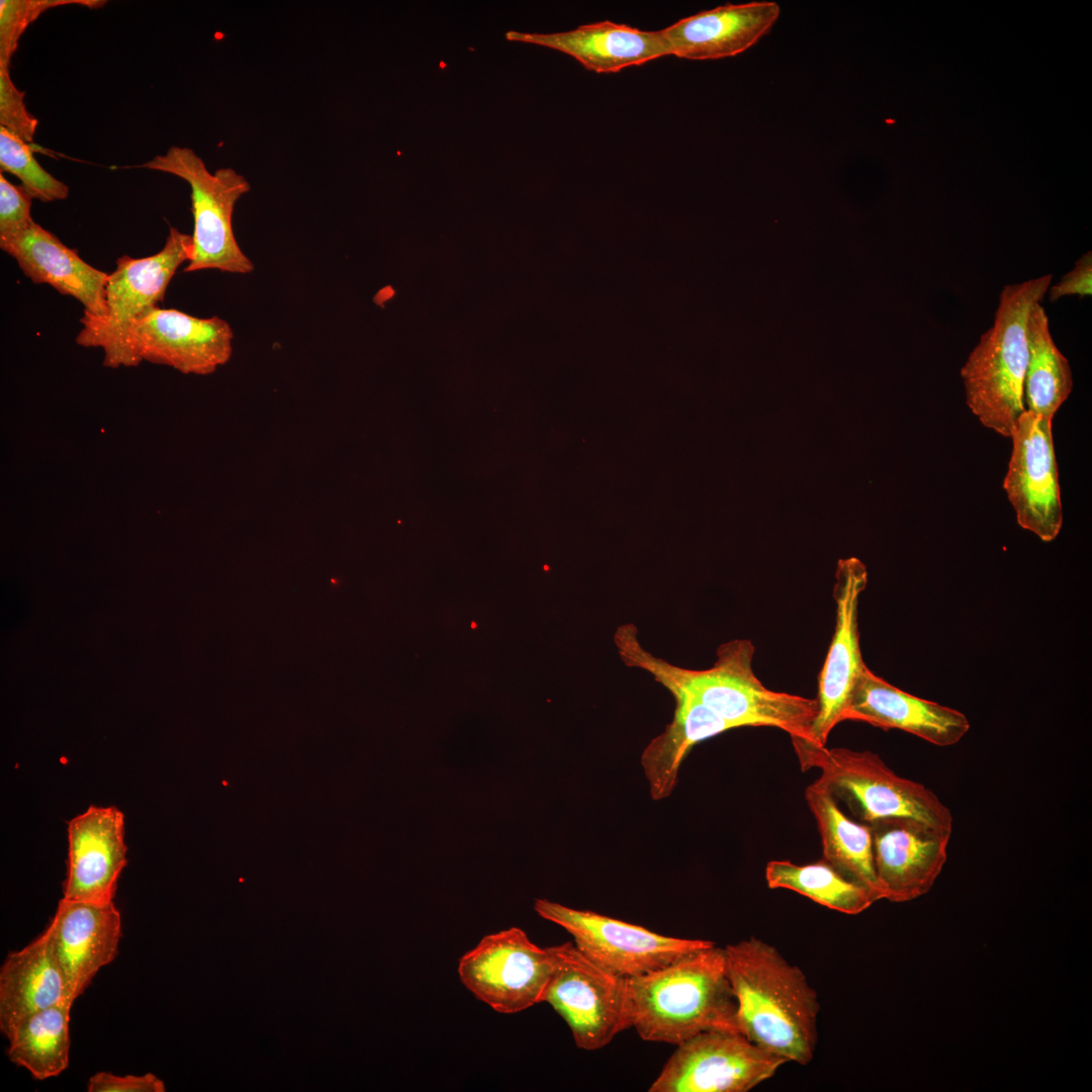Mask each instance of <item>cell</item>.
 Listing matches in <instances>:
<instances>
[{"label": "cell", "instance_id": "cell-1", "mask_svg": "<svg viewBox=\"0 0 1092 1092\" xmlns=\"http://www.w3.org/2000/svg\"><path fill=\"white\" fill-rule=\"evenodd\" d=\"M614 641L627 666L648 671L667 690L689 692L733 728L775 727L787 732L791 739H810L818 711L816 699L765 688L752 669L751 641L734 639L723 643L717 649L714 665L704 670L678 667L653 656L639 643L633 624L619 627Z\"/></svg>", "mask_w": 1092, "mask_h": 1092}, {"label": "cell", "instance_id": "cell-2", "mask_svg": "<svg viewBox=\"0 0 1092 1092\" xmlns=\"http://www.w3.org/2000/svg\"><path fill=\"white\" fill-rule=\"evenodd\" d=\"M724 949L740 1032L788 1062L809 1064L820 1004L803 971L755 936Z\"/></svg>", "mask_w": 1092, "mask_h": 1092}, {"label": "cell", "instance_id": "cell-3", "mask_svg": "<svg viewBox=\"0 0 1092 1092\" xmlns=\"http://www.w3.org/2000/svg\"><path fill=\"white\" fill-rule=\"evenodd\" d=\"M628 990L632 1027L644 1040L677 1045L703 1031L740 1032L725 949L715 944L628 978Z\"/></svg>", "mask_w": 1092, "mask_h": 1092}, {"label": "cell", "instance_id": "cell-4", "mask_svg": "<svg viewBox=\"0 0 1092 1092\" xmlns=\"http://www.w3.org/2000/svg\"><path fill=\"white\" fill-rule=\"evenodd\" d=\"M1052 277L1046 274L1002 289L992 327L961 369L968 406L982 425L1003 437L1010 438L1025 411L1027 320L1046 294Z\"/></svg>", "mask_w": 1092, "mask_h": 1092}, {"label": "cell", "instance_id": "cell-5", "mask_svg": "<svg viewBox=\"0 0 1092 1092\" xmlns=\"http://www.w3.org/2000/svg\"><path fill=\"white\" fill-rule=\"evenodd\" d=\"M792 743L802 769L820 768V779L847 804L859 822L909 818L952 832L948 807L924 785L898 776L878 754L812 746L799 740Z\"/></svg>", "mask_w": 1092, "mask_h": 1092}, {"label": "cell", "instance_id": "cell-6", "mask_svg": "<svg viewBox=\"0 0 1092 1092\" xmlns=\"http://www.w3.org/2000/svg\"><path fill=\"white\" fill-rule=\"evenodd\" d=\"M139 167L174 175L190 186L194 253L184 272L216 269L248 274L254 270L233 229L236 203L250 191L242 174L230 167L210 172L192 149L177 146Z\"/></svg>", "mask_w": 1092, "mask_h": 1092}, {"label": "cell", "instance_id": "cell-7", "mask_svg": "<svg viewBox=\"0 0 1092 1092\" xmlns=\"http://www.w3.org/2000/svg\"><path fill=\"white\" fill-rule=\"evenodd\" d=\"M193 253L192 236L170 228L158 253L144 258L119 257L105 286L106 313L103 316L84 313L76 343L86 348H101L105 367H123L131 327L164 299L176 271L192 260Z\"/></svg>", "mask_w": 1092, "mask_h": 1092}, {"label": "cell", "instance_id": "cell-8", "mask_svg": "<svg viewBox=\"0 0 1092 1092\" xmlns=\"http://www.w3.org/2000/svg\"><path fill=\"white\" fill-rule=\"evenodd\" d=\"M547 949L552 973L541 1002L550 1004L564 1019L577 1048L602 1049L632 1027L628 978L599 967L572 942Z\"/></svg>", "mask_w": 1092, "mask_h": 1092}, {"label": "cell", "instance_id": "cell-9", "mask_svg": "<svg viewBox=\"0 0 1092 1092\" xmlns=\"http://www.w3.org/2000/svg\"><path fill=\"white\" fill-rule=\"evenodd\" d=\"M534 910L543 919L569 932L576 948L588 960L623 978L648 974L715 944L710 940L666 936L640 925L547 899L535 900Z\"/></svg>", "mask_w": 1092, "mask_h": 1092}, {"label": "cell", "instance_id": "cell-10", "mask_svg": "<svg viewBox=\"0 0 1092 1092\" xmlns=\"http://www.w3.org/2000/svg\"><path fill=\"white\" fill-rule=\"evenodd\" d=\"M787 1063L740 1032L703 1031L677 1044L648 1091L746 1092Z\"/></svg>", "mask_w": 1092, "mask_h": 1092}, {"label": "cell", "instance_id": "cell-11", "mask_svg": "<svg viewBox=\"0 0 1092 1092\" xmlns=\"http://www.w3.org/2000/svg\"><path fill=\"white\" fill-rule=\"evenodd\" d=\"M552 973L546 948L511 927L483 936L459 960L462 984L493 1010L513 1014L540 1003Z\"/></svg>", "mask_w": 1092, "mask_h": 1092}, {"label": "cell", "instance_id": "cell-12", "mask_svg": "<svg viewBox=\"0 0 1092 1092\" xmlns=\"http://www.w3.org/2000/svg\"><path fill=\"white\" fill-rule=\"evenodd\" d=\"M233 339L230 324L218 316L196 317L157 306L131 327L123 367L147 361L184 374L207 375L230 360Z\"/></svg>", "mask_w": 1092, "mask_h": 1092}, {"label": "cell", "instance_id": "cell-13", "mask_svg": "<svg viewBox=\"0 0 1092 1092\" xmlns=\"http://www.w3.org/2000/svg\"><path fill=\"white\" fill-rule=\"evenodd\" d=\"M1052 421L1027 411L1019 417L1003 482L1019 526L1043 542L1055 540L1063 526Z\"/></svg>", "mask_w": 1092, "mask_h": 1092}, {"label": "cell", "instance_id": "cell-14", "mask_svg": "<svg viewBox=\"0 0 1092 1092\" xmlns=\"http://www.w3.org/2000/svg\"><path fill=\"white\" fill-rule=\"evenodd\" d=\"M867 584L868 570L859 559L839 560L833 588L835 630L818 676V711L810 739H801L812 746H826L830 732L842 722L853 688L867 666L857 622L859 597Z\"/></svg>", "mask_w": 1092, "mask_h": 1092}, {"label": "cell", "instance_id": "cell-15", "mask_svg": "<svg viewBox=\"0 0 1092 1092\" xmlns=\"http://www.w3.org/2000/svg\"><path fill=\"white\" fill-rule=\"evenodd\" d=\"M869 826L883 899L903 903L928 893L946 862L951 833L909 818L880 819Z\"/></svg>", "mask_w": 1092, "mask_h": 1092}, {"label": "cell", "instance_id": "cell-16", "mask_svg": "<svg viewBox=\"0 0 1092 1092\" xmlns=\"http://www.w3.org/2000/svg\"><path fill=\"white\" fill-rule=\"evenodd\" d=\"M124 816L114 806H90L68 823L64 897L94 903L112 902L126 866Z\"/></svg>", "mask_w": 1092, "mask_h": 1092}, {"label": "cell", "instance_id": "cell-17", "mask_svg": "<svg viewBox=\"0 0 1092 1092\" xmlns=\"http://www.w3.org/2000/svg\"><path fill=\"white\" fill-rule=\"evenodd\" d=\"M64 974L68 998L74 1002L97 972L118 952L121 918L113 902L59 901L48 926Z\"/></svg>", "mask_w": 1092, "mask_h": 1092}, {"label": "cell", "instance_id": "cell-18", "mask_svg": "<svg viewBox=\"0 0 1092 1092\" xmlns=\"http://www.w3.org/2000/svg\"><path fill=\"white\" fill-rule=\"evenodd\" d=\"M847 720L902 730L937 746L953 745L970 730V722L962 712L908 694L868 666L842 715V722Z\"/></svg>", "mask_w": 1092, "mask_h": 1092}, {"label": "cell", "instance_id": "cell-19", "mask_svg": "<svg viewBox=\"0 0 1092 1092\" xmlns=\"http://www.w3.org/2000/svg\"><path fill=\"white\" fill-rule=\"evenodd\" d=\"M0 248L14 258L22 273L36 284H49L84 306V313H106L108 274L81 259L77 250L32 221L14 235L0 238Z\"/></svg>", "mask_w": 1092, "mask_h": 1092}, {"label": "cell", "instance_id": "cell-20", "mask_svg": "<svg viewBox=\"0 0 1092 1092\" xmlns=\"http://www.w3.org/2000/svg\"><path fill=\"white\" fill-rule=\"evenodd\" d=\"M781 13L770 1L726 4L661 29L670 55L703 61L739 55L769 32Z\"/></svg>", "mask_w": 1092, "mask_h": 1092}, {"label": "cell", "instance_id": "cell-21", "mask_svg": "<svg viewBox=\"0 0 1092 1092\" xmlns=\"http://www.w3.org/2000/svg\"><path fill=\"white\" fill-rule=\"evenodd\" d=\"M506 37L564 53L596 73H616L670 55L662 30H640L609 20L556 33L512 30Z\"/></svg>", "mask_w": 1092, "mask_h": 1092}, {"label": "cell", "instance_id": "cell-22", "mask_svg": "<svg viewBox=\"0 0 1092 1092\" xmlns=\"http://www.w3.org/2000/svg\"><path fill=\"white\" fill-rule=\"evenodd\" d=\"M62 1002L73 1004L47 927L1 966L0 1030L8 1039L24 1019Z\"/></svg>", "mask_w": 1092, "mask_h": 1092}, {"label": "cell", "instance_id": "cell-23", "mask_svg": "<svg viewBox=\"0 0 1092 1092\" xmlns=\"http://www.w3.org/2000/svg\"><path fill=\"white\" fill-rule=\"evenodd\" d=\"M669 692L675 700L673 719L641 755L653 800L665 799L672 793L680 764L696 744L734 729L689 692L679 688Z\"/></svg>", "mask_w": 1092, "mask_h": 1092}, {"label": "cell", "instance_id": "cell-24", "mask_svg": "<svg viewBox=\"0 0 1092 1092\" xmlns=\"http://www.w3.org/2000/svg\"><path fill=\"white\" fill-rule=\"evenodd\" d=\"M805 799L817 823L823 859L882 900L869 824L847 817L839 808L832 791L820 778L806 788Z\"/></svg>", "mask_w": 1092, "mask_h": 1092}, {"label": "cell", "instance_id": "cell-25", "mask_svg": "<svg viewBox=\"0 0 1092 1092\" xmlns=\"http://www.w3.org/2000/svg\"><path fill=\"white\" fill-rule=\"evenodd\" d=\"M1026 336L1025 411L1053 420L1073 389V376L1069 361L1053 340L1041 302L1035 303L1029 312Z\"/></svg>", "mask_w": 1092, "mask_h": 1092}, {"label": "cell", "instance_id": "cell-26", "mask_svg": "<svg viewBox=\"0 0 1092 1092\" xmlns=\"http://www.w3.org/2000/svg\"><path fill=\"white\" fill-rule=\"evenodd\" d=\"M71 1007L72 1004L62 1002L24 1019L8 1038L10 1061L25 1068L37 1080L56 1077L66 1070Z\"/></svg>", "mask_w": 1092, "mask_h": 1092}, {"label": "cell", "instance_id": "cell-27", "mask_svg": "<svg viewBox=\"0 0 1092 1092\" xmlns=\"http://www.w3.org/2000/svg\"><path fill=\"white\" fill-rule=\"evenodd\" d=\"M770 889H787L832 910L855 915L879 901L864 886L849 880L825 859L797 864L770 860L765 868Z\"/></svg>", "mask_w": 1092, "mask_h": 1092}, {"label": "cell", "instance_id": "cell-28", "mask_svg": "<svg viewBox=\"0 0 1092 1092\" xmlns=\"http://www.w3.org/2000/svg\"><path fill=\"white\" fill-rule=\"evenodd\" d=\"M0 169L16 176L25 191L41 202L64 200L69 187L46 171L29 144L0 126Z\"/></svg>", "mask_w": 1092, "mask_h": 1092}, {"label": "cell", "instance_id": "cell-29", "mask_svg": "<svg viewBox=\"0 0 1092 1092\" xmlns=\"http://www.w3.org/2000/svg\"><path fill=\"white\" fill-rule=\"evenodd\" d=\"M106 3L103 0H1L0 67L9 68L21 35L47 10L65 5L95 9Z\"/></svg>", "mask_w": 1092, "mask_h": 1092}, {"label": "cell", "instance_id": "cell-30", "mask_svg": "<svg viewBox=\"0 0 1092 1092\" xmlns=\"http://www.w3.org/2000/svg\"><path fill=\"white\" fill-rule=\"evenodd\" d=\"M24 92L13 83L8 67H0V126L24 142L33 141L38 120L24 104Z\"/></svg>", "mask_w": 1092, "mask_h": 1092}, {"label": "cell", "instance_id": "cell-31", "mask_svg": "<svg viewBox=\"0 0 1092 1092\" xmlns=\"http://www.w3.org/2000/svg\"><path fill=\"white\" fill-rule=\"evenodd\" d=\"M32 199L21 185L10 183L0 174V238L14 235L33 221Z\"/></svg>", "mask_w": 1092, "mask_h": 1092}, {"label": "cell", "instance_id": "cell-32", "mask_svg": "<svg viewBox=\"0 0 1092 1092\" xmlns=\"http://www.w3.org/2000/svg\"><path fill=\"white\" fill-rule=\"evenodd\" d=\"M165 1084L152 1073L145 1075L117 1076L98 1072L88 1081L89 1092H164Z\"/></svg>", "mask_w": 1092, "mask_h": 1092}, {"label": "cell", "instance_id": "cell-33", "mask_svg": "<svg viewBox=\"0 0 1092 1092\" xmlns=\"http://www.w3.org/2000/svg\"><path fill=\"white\" fill-rule=\"evenodd\" d=\"M1091 280L1092 255L1089 251L1076 261L1074 268L1065 274L1056 285L1049 287L1050 300L1055 302L1061 297L1070 295L1090 296L1092 293Z\"/></svg>", "mask_w": 1092, "mask_h": 1092}]
</instances>
